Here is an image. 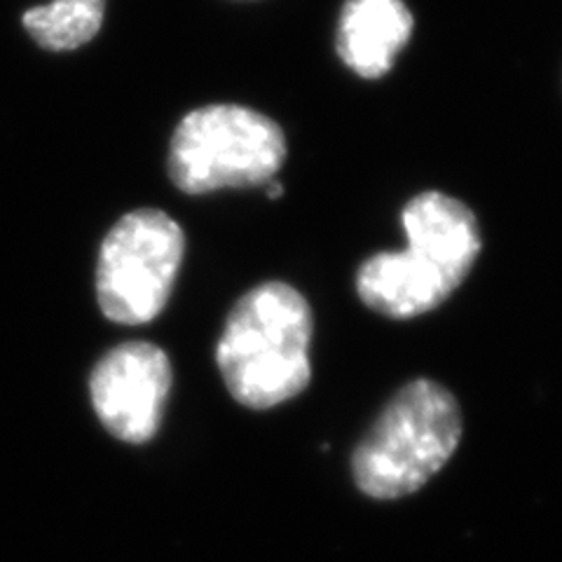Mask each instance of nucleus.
Returning a JSON list of instances; mask_svg holds the SVG:
<instances>
[{
	"mask_svg": "<svg viewBox=\"0 0 562 562\" xmlns=\"http://www.w3.org/2000/svg\"><path fill=\"white\" fill-rule=\"evenodd\" d=\"M312 307L286 281H266L244 293L216 345L227 392L251 411H270L303 394L312 380Z\"/></svg>",
	"mask_w": 562,
	"mask_h": 562,
	"instance_id": "obj_2",
	"label": "nucleus"
},
{
	"mask_svg": "<svg viewBox=\"0 0 562 562\" xmlns=\"http://www.w3.org/2000/svg\"><path fill=\"white\" fill-rule=\"evenodd\" d=\"M454 394L419 378L392 396L351 454V476L363 495L392 502L425 487L462 441Z\"/></svg>",
	"mask_w": 562,
	"mask_h": 562,
	"instance_id": "obj_3",
	"label": "nucleus"
},
{
	"mask_svg": "<svg viewBox=\"0 0 562 562\" xmlns=\"http://www.w3.org/2000/svg\"><path fill=\"white\" fill-rule=\"evenodd\" d=\"M90 390L105 431L125 443H148L167 408L169 357L153 342L120 345L97 363Z\"/></svg>",
	"mask_w": 562,
	"mask_h": 562,
	"instance_id": "obj_6",
	"label": "nucleus"
},
{
	"mask_svg": "<svg viewBox=\"0 0 562 562\" xmlns=\"http://www.w3.org/2000/svg\"><path fill=\"white\" fill-rule=\"evenodd\" d=\"M408 249L361 262L357 293L390 319H415L441 307L462 286L483 249L473 211L446 192H419L401 211Z\"/></svg>",
	"mask_w": 562,
	"mask_h": 562,
	"instance_id": "obj_1",
	"label": "nucleus"
},
{
	"mask_svg": "<svg viewBox=\"0 0 562 562\" xmlns=\"http://www.w3.org/2000/svg\"><path fill=\"white\" fill-rule=\"evenodd\" d=\"M186 256L181 225L160 209H136L105 235L97 266L101 312L117 324H148L167 307Z\"/></svg>",
	"mask_w": 562,
	"mask_h": 562,
	"instance_id": "obj_5",
	"label": "nucleus"
},
{
	"mask_svg": "<svg viewBox=\"0 0 562 562\" xmlns=\"http://www.w3.org/2000/svg\"><path fill=\"white\" fill-rule=\"evenodd\" d=\"M105 0H52L24 12V29L49 52H70L90 43L101 31Z\"/></svg>",
	"mask_w": 562,
	"mask_h": 562,
	"instance_id": "obj_8",
	"label": "nucleus"
},
{
	"mask_svg": "<svg viewBox=\"0 0 562 562\" xmlns=\"http://www.w3.org/2000/svg\"><path fill=\"white\" fill-rule=\"evenodd\" d=\"M284 162L286 136L277 122L235 103L190 111L169 146V176L188 195L266 186Z\"/></svg>",
	"mask_w": 562,
	"mask_h": 562,
	"instance_id": "obj_4",
	"label": "nucleus"
},
{
	"mask_svg": "<svg viewBox=\"0 0 562 562\" xmlns=\"http://www.w3.org/2000/svg\"><path fill=\"white\" fill-rule=\"evenodd\" d=\"M268 195H270V200H279L281 195H284V186H281V183H272V181H270V186H268Z\"/></svg>",
	"mask_w": 562,
	"mask_h": 562,
	"instance_id": "obj_9",
	"label": "nucleus"
},
{
	"mask_svg": "<svg viewBox=\"0 0 562 562\" xmlns=\"http://www.w3.org/2000/svg\"><path fill=\"white\" fill-rule=\"evenodd\" d=\"M415 20L403 0H347L338 22V55L357 76L390 74L413 38Z\"/></svg>",
	"mask_w": 562,
	"mask_h": 562,
	"instance_id": "obj_7",
	"label": "nucleus"
}]
</instances>
